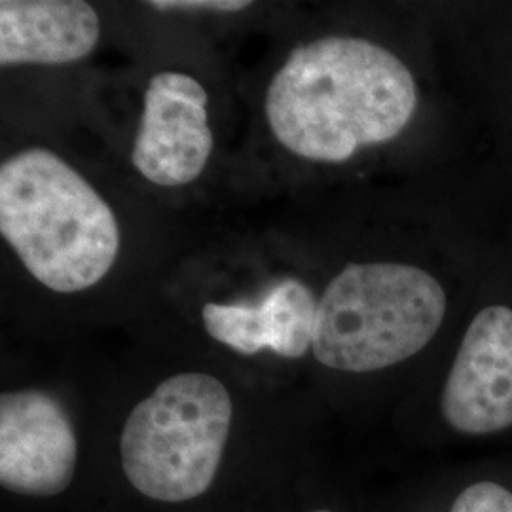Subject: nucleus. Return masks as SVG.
<instances>
[{
    "instance_id": "f257e3e1",
    "label": "nucleus",
    "mask_w": 512,
    "mask_h": 512,
    "mask_svg": "<svg viewBox=\"0 0 512 512\" xmlns=\"http://www.w3.org/2000/svg\"><path fill=\"white\" fill-rule=\"evenodd\" d=\"M416 105V80L393 52L366 38L323 37L293 50L275 73L266 120L289 152L342 164L403 133Z\"/></svg>"
},
{
    "instance_id": "6e6552de",
    "label": "nucleus",
    "mask_w": 512,
    "mask_h": 512,
    "mask_svg": "<svg viewBox=\"0 0 512 512\" xmlns=\"http://www.w3.org/2000/svg\"><path fill=\"white\" fill-rule=\"evenodd\" d=\"M319 302L300 279H281L256 304L209 302L202 310L211 338L238 351L256 355L272 349L275 355L300 359L313 342Z\"/></svg>"
},
{
    "instance_id": "7ed1b4c3",
    "label": "nucleus",
    "mask_w": 512,
    "mask_h": 512,
    "mask_svg": "<svg viewBox=\"0 0 512 512\" xmlns=\"http://www.w3.org/2000/svg\"><path fill=\"white\" fill-rule=\"evenodd\" d=\"M446 315L439 281L410 264H349L317 306L311 349L321 365L374 372L425 348Z\"/></svg>"
},
{
    "instance_id": "0eeeda50",
    "label": "nucleus",
    "mask_w": 512,
    "mask_h": 512,
    "mask_svg": "<svg viewBox=\"0 0 512 512\" xmlns=\"http://www.w3.org/2000/svg\"><path fill=\"white\" fill-rule=\"evenodd\" d=\"M442 414L465 435L512 425V310L478 311L463 336L442 393Z\"/></svg>"
},
{
    "instance_id": "f8f14e48",
    "label": "nucleus",
    "mask_w": 512,
    "mask_h": 512,
    "mask_svg": "<svg viewBox=\"0 0 512 512\" xmlns=\"http://www.w3.org/2000/svg\"><path fill=\"white\" fill-rule=\"evenodd\" d=\"M313 512H332V511H313Z\"/></svg>"
},
{
    "instance_id": "39448f33",
    "label": "nucleus",
    "mask_w": 512,
    "mask_h": 512,
    "mask_svg": "<svg viewBox=\"0 0 512 512\" xmlns=\"http://www.w3.org/2000/svg\"><path fill=\"white\" fill-rule=\"evenodd\" d=\"M213 152L207 92L190 74L162 71L148 82L131 164L152 184L196 181Z\"/></svg>"
},
{
    "instance_id": "423d86ee",
    "label": "nucleus",
    "mask_w": 512,
    "mask_h": 512,
    "mask_svg": "<svg viewBox=\"0 0 512 512\" xmlns=\"http://www.w3.org/2000/svg\"><path fill=\"white\" fill-rule=\"evenodd\" d=\"M78 458L65 406L40 389L0 397V484L19 495L52 497L69 488Z\"/></svg>"
},
{
    "instance_id": "20e7f679",
    "label": "nucleus",
    "mask_w": 512,
    "mask_h": 512,
    "mask_svg": "<svg viewBox=\"0 0 512 512\" xmlns=\"http://www.w3.org/2000/svg\"><path fill=\"white\" fill-rule=\"evenodd\" d=\"M234 403L203 372L167 378L126 420L120 454L129 484L156 501L183 503L205 494L230 437Z\"/></svg>"
},
{
    "instance_id": "f03ea898",
    "label": "nucleus",
    "mask_w": 512,
    "mask_h": 512,
    "mask_svg": "<svg viewBox=\"0 0 512 512\" xmlns=\"http://www.w3.org/2000/svg\"><path fill=\"white\" fill-rule=\"evenodd\" d=\"M0 234L38 283L61 294L103 281L120 251L109 203L42 147L25 148L0 165Z\"/></svg>"
},
{
    "instance_id": "9b49d317",
    "label": "nucleus",
    "mask_w": 512,
    "mask_h": 512,
    "mask_svg": "<svg viewBox=\"0 0 512 512\" xmlns=\"http://www.w3.org/2000/svg\"><path fill=\"white\" fill-rule=\"evenodd\" d=\"M148 6L156 10H186V12H239L251 6L247 0H154Z\"/></svg>"
},
{
    "instance_id": "9d476101",
    "label": "nucleus",
    "mask_w": 512,
    "mask_h": 512,
    "mask_svg": "<svg viewBox=\"0 0 512 512\" xmlns=\"http://www.w3.org/2000/svg\"><path fill=\"white\" fill-rule=\"evenodd\" d=\"M450 512H512V494L495 482H478L459 495Z\"/></svg>"
},
{
    "instance_id": "1a4fd4ad",
    "label": "nucleus",
    "mask_w": 512,
    "mask_h": 512,
    "mask_svg": "<svg viewBox=\"0 0 512 512\" xmlns=\"http://www.w3.org/2000/svg\"><path fill=\"white\" fill-rule=\"evenodd\" d=\"M101 37L92 4L82 0H2L0 65H63L84 59Z\"/></svg>"
}]
</instances>
